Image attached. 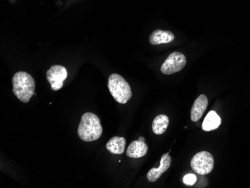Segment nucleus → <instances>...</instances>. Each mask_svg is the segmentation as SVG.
I'll return each instance as SVG.
<instances>
[{"instance_id": "obj_9", "label": "nucleus", "mask_w": 250, "mask_h": 188, "mask_svg": "<svg viewBox=\"0 0 250 188\" xmlns=\"http://www.w3.org/2000/svg\"><path fill=\"white\" fill-rule=\"evenodd\" d=\"M174 39H175V36L172 32L168 30H161V29H156L149 36V42L152 45L170 43Z\"/></svg>"}, {"instance_id": "obj_4", "label": "nucleus", "mask_w": 250, "mask_h": 188, "mask_svg": "<svg viewBox=\"0 0 250 188\" xmlns=\"http://www.w3.org/2000/svg\"><path fill=\"white\" fill-rule=\"evenodd\" d=\"M190 165L196 173L206 175L213 170L214 160L210 152L202 151L195 154L191 160Z\"/></svg>"}, {"instance_id": "obj_7", "label": "nucleus", "mask_w": 250, "mask_h": 188, "mask_svg": "<svg viewBox=\"0 0 250 188\" xmlns=\"http://www.w3.org/2000/svg\"><path fill=\"white\" fill-rule=\"evenodd\" d=\"M172 158L170 157L169 153H166L161 157V164L158 168H152L147 173V180L150 182H155L157 179L161 178V175L168 170L171 166Z\"/></svg>"}, {"instance_id": "obj_10", "label": "nucleus", "mask_w": 250, "mask_h": 188, "mask_svg": "<svg viewBox=\"0 0 250 188\" xmlns=\"http://www.w3.org/2000/svg\"><path fill=\"white\" fill-rule=\"evenodd\" d=\"M147 152V146L146 142L140 140L132 142L126 151L127 156L131 158H143Z\"/></svg>"}, {"instance_id": "obj_14", "label": "nucleus", "mask_w": 250, "mask_h": 188, "mask_svg": "<svg viewBox=\"0 0 250 188\" xmlns=\"http://www.w3.org/2000/svg\"><path fill=\"white\" fill-rule=\"evenodd\" d=\"M196 181H197V177L194 174H188L184 177L183 182L185 185H189V186H192L196 184Z\"/></svg>"}, {"instance_id": "obj_3", "label": "nucleus", "mask_w": 250, "mask_h": 188, "mask_svg": "<svg viewBox=\"0 0 250 188\" xmlns=\"http://www.w3.org/2000/svg\"><path fill=\"white\" fill-rule=\"evenodd\" d=\"M108 88L118 103L127 104L131 98L132 91L130 85L119 74H112L109 76Z\"/></svg>"}, {"instance_id": "obj_1", "label": "nucleus", "mask_w": 250, "mask_h": 188, "mask_svg": "<svg viewBox=\"0 0 250 188\" xmlns=\"http://www.w3.org/2000/svg\"><path fill=\"white\" fill-rule=\"evenodd\" d=\"M103 132L99 118L92 113H85L81 117L79 125V137L83 141L92 142L98 140Z\"/></svg>"}, {"instance_id": "obj_5", "label": "nucleus", "mask_w": 250, "mask_h": 188, "mask_svg": "<svg viewBox=\"0 0 250 188\" xmlns=\"http://www.w3.org/2000/svg\"><path fill=\"white\" fill-rule=\"evenodd\" d=\"M187 64V59L183 53L173 52L168 56L161 66V72L166 75H171L179 72L185 68Z\"/></svg>"}, {"instance_id": "obj_2", "label": "nucleus", "mask_w": 250, "mask_h": 188, "mask_svg": "<svg viewBox=\"0 0 250 188\" xmlns=\"http://www.w3.org/2000/svg\"><path fill=\"white\" fill-rule=\"evenodd\" d=\"M13 92L22 103H28L36 90V83L33 77L24 71H18L12 79Z\"/></svg>"}, {"instance_id": "obj_12", "label": "nucleus", "mask_w": 250, "mask_h": 188, "mask_svg": "<svg viewBox=\"0 0 250 188\" xmlns=\"http://www.w3.org/2000/svg\"><path fill=\"white\" fill-rule=\"evenodd\" d=\"M126 140L124 137H113L106 143V149L114 154H122L125 151Z\"/></svg>"}, {"instance_id": "obj_6", "label": "nucleus", "mask_w": 250, "mask_h": 188, "mask_svg": "<svg viewBox=\"0 0 250 188\" xmlns=\"http://www.w3.org/2000/svg\"><path fill=\"white\" fill-rule=\"evenodd\" d=\"M47 81L51 85L53 90L58 91L63 87V83L67 78V70L62 65L52 66L51 68L47 71Z\"/></svg>"}, {"instance_id": "obj_11", "label": "nucleus", "mask_w": 250, "mask_h": 188, "mask_svg": "<svg viewBox=\"0 0 250 188\" xmlns=\"http://www.w3.org/2000/svg\"><path fill=\"white\" fill-rule=\"evenodd\" d=\"M222 121L219 115L216 112L211 110L208 113L202 123V129L205 131H210L216 130L220 127Z\"/></svg>"}, {"instance_id": "obj_8", "label": "nucleus", "mask_w": 250, "mask_h": 188, "mask_svg": "<svg viewBox=\"0 0 250 188\" xmlns=\"http://www.w3.org/2000/svg\"><path fill=\"white\" fill-rule=\"evenodd\" d=\"M208 106V99L206 95H201L196 98L191 109V120L194 123L200 120Z\"/></svg>"}, {"instance_id": "obj_13", "label": "nucleus", "mask_w": 250, "mask_h": 188, "mask_svg": "<svg viewBox=\"0 0 250 188\" xmlns=\"http://www.w3.org/2000/svg\"><path fill=\"white\" fill-rule=\"evenodd\" d=\"M168 123H169V119L167 115H159L153 121V132L157 135H161L165 133L167 127H168Z\"/></svg>"}]
</instances>
